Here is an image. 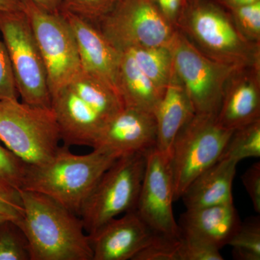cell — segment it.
Here are the masks:
<instances>
[{"label":"cell","mask_w":260,"mask_h":260,"mask_svg":"<svg viewBox=\"0 0 260 260\" xmlns=\"http://www.w3.org/2000/svg\"><path fill=\"white\" fill-rule=\"evenodd\" d=\"M174 202V181L169 155L155 147L147 153L144 177L135 210L157 234L180 238L173 213Z\"/></svg>","instance_id":"obj_12"},{"label":"cell","mask_w":260,"mask_h":260,"mask_svg":"<svg viewBox=\"0 0 260 260\" xmlns=\"http://www.w3.org/2000/svg\"><path fill=\"white\" fill-rule=\"evenodd\" d=\"M18 97L8 50L0 38V100H18Z\"/></svg>","instance_id":"obj_29"},{"label":"cell","mask_w":260,"mask_h":260,"mask_svg":"<svg viewBox=\"0 0 260 260\" xmlns=\"http://www.w3.org/2000/svg\"><path fill=\"white\" fill-rule=\"evenodd\" d=\"M173 68L195 114H218L229 78L241 68L218 62L198 49L177 29L170 45Z\"/></svg>","instance_id":"obj_9"},{"label":"cell","mask_w":260,"mask_h":260,"mask_svg":"<svg viewBox=\"0 0 260 260\" xmlns=\"http://www.w3.org/2000/svg\"><path fill=\"white\" fill-rule=\"evenodd\" d=\"M30 260H93L88 234L79 215L37 191H20Z\"/></svg>","instance_id":"obj_1"},{"label":"cell","mask_w":260,"mask_h":260,"mask_svg":"<svg viewBox=\"0 0 260 260\" xmlns=\"http://www.w3.org/2000/svg\"><path fill=\"white\" fill-rule=\"evenodd\" d=\"M260 156V119L234 130L219 160L239 162L247 158Z\"/></svg>","instance_id":"obj_22"},{"label":"cell","mask_w":260,"mask_h":260,"mask_svg":"<svg viewBox=\"0 0 260 260\" xmlns=\"http://www.w3.org/2000/svg\"><path fill=\"white\" fill-rule=\"evenodd\" d=\"M147 153L119 157L103 174L80 211L87 234H92L121 214L136 209Z\"/></svg>","instance_id":"obj_6"},{"label":"cell","mask_w":260,"mask_h":260,"mask_svg":"<svg viewBox=\"0 0 260 260\" xmlns=\"http://www.w3.org/2000/svg\"><path fill=\"white\" fill-rule=\"evenodd\" d=\"M160 13L169 23L177 28L188 3L186 0H153Z\"/></svg>","instance_id":"obj_32"},{"label":"cell","mask_w":260,"mask_h":260,"mask_svg":"<svg viewBox=\"0 0 260 260\" xmlns=\"http://www.w3.org/2000/svg\"><path fill=\"white\" fill-rule=\"evenodd\" d=\"M241 222L234 203L186 209L177 223L180 237L204 243L220 250L229 245Z\"/></svg>","instance_id":"obj_17"},{"label":"cell","mask_w":260,"mask_h":260,"mask_svg":"<svg viewBox=\"0 0 260 260\" xmlns=\"http://www.w3.org/2000/svg\"><path fill=\"white\" fill-rule=\"evenodd\" d=\"M28 169L26 162L0 143V184L20 191Z\"/></svg>","instance_id":"obj_25"},{"label":"cell","mask_w":260,"mask_h":260,"mask_svg":"<svg viewBox=\"0 0 260 260\" xmlns=\"http://www.w3.org/2000/svg\"><path fill=\"white\" fill-rule=\"evenodd\" d=\"M0 34L9 55L19 96L34 107L51 108L47 70L23 10L0 11Z\"/></svg>","instance_id":"obj_8"},{"label":"cell","mask_w":260,"mask_h":260,"mask_svg":"<svg viewBox=\"0 0 260 260\" xmlns=\"http://www.w3.org/2000/svg\"><path fill=\"white\" fill-rule=\"evenodd\" d=\"M260 119V68H241L229 78L217 114L226 129L235 130Z\"/></svg>","instance_id":"obj_16"},{"label":"cell","mask_w":260,"mask_h":260,"mask_svg":"<svg viewBox=\"0 0 260 260\" xmlns=\"http://www.w3.org/2000/svg\"><path fill=\"white\" fill-rule=\"evenodd\" d=\"M23 10L21 0H0V11H18Z\"/></svg>","instance_id":"obj_36"},{"label":"cell","mask_w":260,"mask_h":260,"mask_svg":"<svg viewBox=\"0 0 260 260\" xmlns=\"http://www.w3.org/2000/svg\"><path fill=\"white\" fill-rule=\"evenodd\" d=\"M229 10L236 26L243 37L251 43L260 44V1Z\"/></svg>","instance_id":"obj_27"},{"label":"cell","mask_w":260,"mask_h":260,"mask_svg":"<svg viewBox=\"0 0 260 260\" xmlns=\"http://www.w3.org/2000/svg\"><path fill=\"white\" fill-rule=\"evenodd\" d=\"M229 245L232 246L234 259L259 260V216L249 217L244 222H241Z\"/></svg>","instance_id":"obj_23"},{"label":"cell","mask_w":260,"mask_h":260,"mask_svg":"<svg viewBox=\"0 0 260 260\" xmlns=\"http://www.w3.org/2000/svg\"><path fill=\"white\" fill-rule=\"evenodd\" d=\"M177 29L205 56L239 68H260V44L243 37L230 13L205 0L188 5Z\"/></svg>","instance_id":"obj_4"},{"label":"cell","mask_w":260,"mask_h":260,"mask_svg":"<svg viewBox=\"0 0 260 260\" xmlns=\"http://www.w3.org/2000/svg\"><path fill=\"white\" fill-rule=\"evenodd\" d=\"M118 0H62L61 10L70 12L98 25L107 16Z\"/></svg>","instance_id":"obj_26"},{"label":"cell","mask_w":260,"mask_h":260,"mask_svg":"<svg viewBox=\"0 0 260 260\" xmlns=\"http://www.w3.org/2000/svg\"><path fill=\"white\" fill-rule=\"evenodd\" d=\"M156 121L153 113L124 107L102 130L92 148L119 158L146 153L156 146Z\"/></svg>","instance_id":"obj_14"},{"label":"cell","mask_w":260,"mask_h":260,"mask_svg":"<svg viewBox=\"0 0 260 260\" xmlns=\"http://www.w3.org/2000/svg\"><path fill=\"white\" fill-rule=\"evenodd\" d=\"M0 141L29 166L46 164L61 141L54 111L18 100H0Z\"/></svg>","instance_id":"obj_5"},{"label":"cell","mask_w":260,"mask_h":260,"mask_svg":"<svg viewBox=\"0 0 260 260\" xmlns=\"http://www.w3.org/2000/svg\"><path fill=\"white\" fill-rule=\"evenodd\" d=\"M0 260H30L27 238L18 223H0Z\"/></svg>","instance_id":"obj_24"},{"label":"cell","mask_w":260,"mask_h":260,"mask_svg":"<svg viewBox=\"0 0 260 260\" xmlns=\"http://www.w3.org/2000/svg\"><path fill=\"white\" fill-rule=\"evenodd\" d=\"M187 1L188 5L190 4V3H194V2L197 1V0H186Z\"/></svg>","instance_id":"obj_38"},{"label":"cell","mask_w":260,"mask_h":260,"mask_svg":"<svg viewBox=\"0 0 260 260\" xmlns=\"http://www.w3.org/2000/svg\"><path fill=\"white\" fill-rule=\"evenodd\" d=\"M131 54L137 65L160 90H165L173 68L170 46L134 47L124 49Z\"/></svg>","instance_id":"obj_21"},{"label":"cell","mask_w":260,"mask_h":260,"mask_svg":"<svg viewBox=\"0 0 260 260\" xmlns=\"http://www.w3.org/2000/svg\"><path fill=\"white\" fill-rule=\"evenodd\" d=\"M233 132L212 114H194L181 127L169 153L174 201L181 199L195 178L218 161Z\"/></svg>","instance_id":"obj_7"},{"label":"cell","mask_w":260,"mask_h":260,"mask_svg":"<svg viewBox=\"0 0 260 260\" xmlns=\"http://www.w3.org/2000/svg\"><path fill=\"white\" fill-rule=\"evenodd\" d=\"M237 164L218 160L195 178L181 198L186 209L234 204L232 186Z\"/></svg>","instance_id":"obj_19"},{"label":"cell","mask_w":260,"mask_h":260,"mask_svg":"<svg viewBox=\"0 0 260 260\" xmlns=\"http://www.w3.org/2000/svg\"><path fill=\"white\" fill-rule=\"evenodd\" d=\"M245 187L255 212L260 213V162H256L249 167L242 177Z\"/></svg>","instance_id":"obj_31"},{"label":"cell","mask_w":260,"mask_h":260,"mask_svg":"<svg viewBox=\"0 0 260 260\" xmlns=\"http://www.w3.org/2000/svg\"><path fill=\"white\" fill-rule=\"evenodd\" d=\"M23 217V207L0 199V223L12 220L20 223Z\"/></svg>","instance_id":"obj_33"},{"label":"cell","mask_w":260,"mask_h":260,"mask_svg":"<svg viewBox=\"0 0 260 260\" xmlns=\"http://www.w3.org/2000/svg\"><path fill=\"white\" fill-rule=\"evenodd\" d=\"M43 9L53 13L60 12L62 0H30Z\"/></svg>","instance_id":"obj_35"},{"label":"cell","mask_w":260,"mask_h":260,"mask_svg":"<svg viewBox=\"0 0 260 260\" xmlns=\"http://www.w3.org/2000/svg\"><path fill=\"white\" fill-rule=\"evenodd\" d=\"M219 1L220 4L224 5L228 10H229L237 7L242 6V5L256 3L260 0H219Z\"/></svg>","instance_id":"obj_37"},{"label":"cell","mask_w":260,"mask_h":260,"mask_svg":"<svg viewBox=\"0 0 260 260\" xmlns=\"http://www.w3.org/2000/svg\"><path fill=\"white\" fill-rule=\"evenodd\" d=\"M21 1L44 59L52 98L81 72L74 35L61 12L48 11L30 0Z\"/></svg>","instance_id":"obj_10"},{"label":"cell","mask_w":260,"mask_h":260,"mask_svg":"<svg viewBox=\"0 0 260 260\" xmlns=\"http://www.w3.org/2000/svg\"><path fill=\"white\" fill-rule=\"evenodd\" d=\"M194 114L184 85L172 68L164 95L153 113L157 126L155 148L169 155L177 133Z\"/></svg>","instance_id":"obj_18"},{"label":"cell","mask_w":260,"mask_h":260,"mask_svg":"<svg viewBox=\"0 0 260 260\" xmlns=\"http://www.w3.org/2000/svg\"><path fill=\"white\" fill-rule=\"evenodd\" d=\"M117 88L124 107L154 113L164 95L143 73L131 54L120 50Z\"/></svg>","instance_id":"obj_20"},{"label":"cell","mask_w":260,"mask_h":260,"mask_svg":"<svg viewBox=\"0 0 260 260\" xmlns=\"http://www.w3.org/2000/svg\"><path fill=\"white\" fill-rule=\"evenodd\" d=\"M219 249L197 241L180 237L179 260H223Z\"/></svg>","instance_id":"obj_30"},{"label":"cell","mask_w":260,"mask_h":260,"mask_svg":"<svg viewBox=\"0 0 260 260\" xmlns=\"http://www.w3.org/2000/svg\"><path fill=\"white\" fill-rule=\"evenodd\" d=\"M0 199L23 207L20 191L0 184Z\"/></svg>","instance_id":"obj_34"},{"label":"cell","mask_w":260,"mask_h":260,"mask_svg":"<svg viewBox=\"0 0 260 260\" xmlns=\"http://www.w3.org/2000/svg\"><path fill=\"white\" fill-rule=\"evenodd\" d=\"M156 234L136 210L127 212L88 234L93 260H133Z\"/></svg>","instance_id":"obj_13"},{"label":"cell","mask_w":260,"mask_h":260,"mask_svg":"<svg viewBox=\"0 0 260 260\" xmlns=\"http://www.w3.org/2000/svg\"><path fill=\"white\" fill-rule=\"evenodd\" d=\"M124 108L115 89L95 75L81 70L52 96L64 145L93 147L98 137Z\"/></svg>","instance_id":"obj_2"},{"label":"cell","mask_w":260,"mask_h":260,"mask_svg":"<svg viewBox=\"0 0 260 260\" xmlns=\"http://www.w3.org/2000/svg\"><path fill=\"white\" fill-rule=\"evenodd\" d=\"M60 12L73 30L82 70L104 80L118 92L119 51L98 25L70 12Z\"/></svg>","instance_id":"obj_15"},{"label":"cell","mask_w":260,"mask_h":260,"mask_svg":"<svg viewBox=\"0 0 260 260\" xmlns=\"http://www.w3.org/2000/svg\"><path fill=\"white\" fill-rule=\"evenodd\" d=\"M180 238L157 234L153 240L133 257V260H179Z\"/></svg>","instance_id":"obj_28"},{"label":"cell","mask_w":260,"mask_h":260,"mask_svg":"<svg viewBox=\"0 0 260 260\" xmlns=\"http://www.w3.org/2000/svg\"><path fill=\"white\" fill-rule=\"evenodd\" d=\"M117 158L115 155L96 149L90 153L77 155L64 145L46 164L28 165L21 190L47 195L79 215L103 174Z\"/></svg>","instance_id":"obj_3"},{"label":"cell","mask_w":260,"mask_h":260,"mask_svg":"<svg viewBox=\"0 0 260 260\" xmlns=\"http://www.w3.org/2000/svg\"><path fill=\"white\" fill-rule=\"evenodd\" d=\"M97 25L119 51L170 46L177 29L162 16L153 0H118Z\"/></svg>","instance_id":"obj_11"}]
</instances>
